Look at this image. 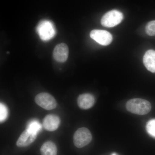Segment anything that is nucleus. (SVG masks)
I'll return each instance as SVG.
<instances>
[{"instance_id":"obj_1","label":"nucleus","mask_w":155,"mask_h":155,"mask_svg":"<svg viewBox=\"0 0 155 155\" xmlns=\"http://www.w3.org/2000/svg\"><path fill=\"white\" fill-rule=\"evenodd\" d=\"M127 110L132 114L144 115L148 114L151 110L150 103L144 99H132L128 101L126 105Z\"/></svg>"},{"instance_id":"obj_2","label":"nucleus","mask_w":155,"mask_h":155,"mask_svg":"<svg viewBox=\"0 0 155 155\" xmlns=\"http://www.w3.org/2000/svg\"><path fill=\"white\" fill-rule=\"evenodd\" d=\"M36 31L40 38L43 41H48L52 39L56 34V29L52 22L43 20L38 23Z\"/></svg>"},{"instance_id":"obj_3","label":"nucleus","mask_w":155,"mask_h":155,"mask_svg":"<svg viewBox=\"0 0 155 155\" xmlns=\"http://www.w3.org/2000/svg\"><path fill=\"white\" fill-rule=\"evenodd\" d=\"M92 136L90 131L86 127H81L74 134L73 142L76 147L81 148L91 142Z\"/></svg>"},{"instance_id":"obj_4","label":"nucleus","mask_w":155,"mask_h":155,"mask_svg":"<svg viewBox=\"0 0 155 155\" xmlns=\"http://www.w3.org/2000/svg\"><path fill=\"white\" fill-rule=\"evenodd\" d=\"M123 19L122 12L117 10H112L103 16L101 23L104 27H113L119 24Z\"/></svg>"},{"instance_id":"obj_5","label":"nucleus","mask_w":155,"mask_h":155,"mask_svg":"<svg viewBox=\"0 0 155 155\" xmlns=\"http://www.w3.org/2000/svg\"><path fill=\"white\" fill-rule=\"evenodd\" d=\"M37 104L46 110H52L57 107V102L54 98L48 93L39 94L35 97Z\"/></svg>"},{"instance_id":"obj_6","label":"nucleus","mask_w":155,"mask_h":155,"mask_svg":"<svg viewBox=\"0 0 155 155\" xmlns=\"http://www.w3.org/2000/svg\"><path fill=\"white\" fill-rule=\"evenodd\" d=\"M90 35L92 39L101 45H108L113 40L112 35L107 31L94 29L91 31Z\"/></svg>"},{"instance_id":"obj_7","label":"nucleus","mask_w":155,"mask_h":155,"mask_svg":"<svg viewBox=\"0 0 155 155\" xmlns=\"http://www.w3.org/2000/svg\"><path fill=\"white\" fill-rule=\"evenodd\" d=\"M69 55V48L66 44L57 45L53 51V57L55 61L60 63H64L67 61Z\"/></svg>"},{"instance_id":"obj_8","label":"nucleus","mask_w":155,"mask_h":155,"mask_svg":"<svg viewBox=\"0 0 155 155\" xmlns=\"http://www.w3.org/2000/svg\"><path fill=\"white\" fill-rule=\"evenodd\" d=\"M37 134L32 133L27 129L19 136L17 142V145L19 147L28 146L36 139Z\"/></svg>"},{"instance_id":"obj_9","label":"nucleus","mask_w":155,"mask_h":155,"mask_svg":"<svg viewBox=\"0 0 155 155\" xmlns=\"http://www.w3.org/2000/svg\"><path fill=\"white\" fill-rule=\"evenodd\" d=\"M61 120L58 116L55 115H48L44 119L43 125L46 130L53 131L58 129Z\"/></svg>"},{"instance_id":"obj_10","label":"nucleus","mask_w":155,"mask_h":155,"mask_svg":"<svg viewBox=\"0 0 155 155\" xmlns=\"http://www.w3.org/2000/svg\"><path fill=\"white\" fill-rule=\"evenodd\" d=\"M95 102L94 97L90 94L80 95L78 98L77 103L79 107L84 110H87L94 105Z\"/></svg>"},{"instance_id":"obj_11","label":"nucleus","mask_w":155,"mask_h":155,"mask_svg":"<svg viewBox=\"0 0 155 155\" xmlns=\"http://www.w3.org/2000/svg\"><path fill=\"white\" fill-rule=\"evenodd\" d=\"M145 67L150 72H155V51L149 50L145 54L143 58Z\"/></svg>"},{"instance_id":"obj_12","label":"nucleus","mask_w":155,"mask_h":155,"mask_svg":"<svg viewBox=\"0 0 155 155\" xmlns=\"http://www.w3.org/2000/svg\"><path fill=\"white\" fill-rule=\"evenodd\" d=\"M40 152L41 155H57L58 149L54 142L48 141L41 146Z\"/></svg>"},{"instance_id":"obj_13","label":"nucleus","mask_w":155,"mask_h":155,"mask_svg":"<svg viewBox=\"0 0 155 155\" xmlns=\"http://www.w3.org/2000/svg\"><path fill=\"white\" fill-rule=\"evenodd\" d=\"M41 128V125L37 120H32L29 122L27 126V129L31 132L37 134Z\"/></svg>"},{"instance_id":"obj_14","label":"nucleus","mask_w":155,"mask_h":155,"mask_svg":"<svg viewBox=\"0 0 155 155\" xmlns=\"http://www.w3.org/2000/svg\"><path fill=\"white\" fill-rule=\"evenodd\" d=\"M146 129L149 135L155 138V119H151L147 122Z\"/></svg>"},{"instance_id":"obj_15","label":"nucleus","mask_w":155,"mask_h":155,"mask_svg":"<svg viewBox=\"0 0 155 155\" xmlns=\"http://www.w3.org/2000/svg\"><path fill=\"white\" fill-rule=\"evenodd\" d=\"M146 32L150 36L155 35V20L150 21L147 24L145 27Z\"/></svg>"},{"instance_id":"obj_16","label":"nucleus","mask_w":155,"mask_h":155,"mask_svg":"<svg viewBox=\"0 0 155 155\" xmlns=\"http://www.w3.org/2000/svg\"><path fill=\"white\" fill-rule=\"evenodd\" d=\"M8 116V110L5 105L2 103L0 104V120L1 122L5 121Z\"/></svg>"},{"instance_id":"obj_17","label":"nucleus","mask_w":155,"mask_h":155,"mask_svg":"<svg viewBox=\"0 0 155 155\" xmlns=\"http://www.w3.org/2000/svg\"><path fill=\"white\" fill-rule=\"evenodd\" d=\"M112 155H117L116 154V153H113V154H112Z\"/></svg>"}]
</instances>
